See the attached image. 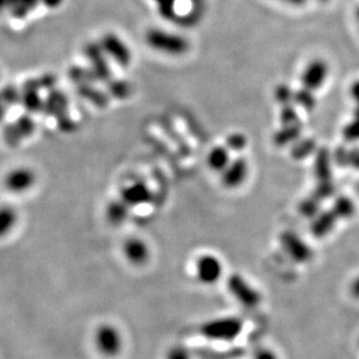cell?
Instances as JSON below:
<instances>
[{"mask_svg":"<svg viewBox=\"0 0 359 359\" xmlns=\"http://www.w3.org/2000/svg\"><path fill=\"white\" fill-rule=\"evenodd\" d=\"M280 241L282 248H285V251L288 253V256L297 263H307L313 258L311 248L295 232L293 231L282 232Z\"/></svg>","mask_w":359,"mask_h":359,"instance_id":"obj_10","label":"cell"},{"mask_svg":"<svg viewBox=\"0 0 359 359\" xmlns=\"http://www.w3.org/2000/svg\"><path fill=\"white\" fill-rule=\"evenodd\" d=\"M41 83L39 80H30L26 82L25 86H21V102L24 108L26 109L27 112L30 115L40 111L41 109L45 105L42 103L39 90L41 89Z\"/></svg>","mask_w":359,"mask_h":359,"instance_id":"obj_14","label":"cell"},{"mask_svg":"<svg viewBox=\"0 0 359 359\" xmlns=\"http://www.w3.org/2000/svg\"><path fill=\"white\" fill-rule=\"evenodd\" d=\"M246 146V138L241 134H231L226 139V147L230 151H241Z\"/></svg>","mask_w":359,"mask_h":359,"instance_id":"obj_34","label":"cell"},{"mask_svg":"<svg viewBox=\"0 0 359 359\" xmlns=\"http://www.w3.org/2000/svg\"><path fill=\"white\" fill-rule=\"evenodd\" d=\"M129 212H130V207L119 199L109 204L107 209V219L113 225H119L125 222L126 219L129 217Z\"/></svg>","mask_w":359,"mask_h":359,"instance_id":"obj_21","label":"cell"},{"mask_svg":"<svg viewBox=\"0 0 359 359\" xmlns=\"http://www.w3.org/2000/svg\"><path fill=\"white\" fill-rule=\"evenodd\" d=\"M17 0H0V12L11 11Z\"/></svg>","mask_w":359,"mask_h":359,"instance_id":"obj_41","label":"cell"},{"mask_svg":"<svg viewBox=\"0 0 359 359\" xmlns=\"http://www.w3.org/2000/svg\"><path fill=\"white\" fill-rule=\"evenodd\" d=\"M0 96L4 100L6 107L8 109L12 108L21 102V88L19 89L18 86L6 84L4 88L0 89Z\"/></svg>","mask_w":359,"mask_h":359,"instance_id":"obj_27","label":"cell"},{"mask_svg":"<svg viewBox=\"0 0 359 359\" xmlns=\"http://www.w3.org/2000/svg\"><path fill=\"white\" fill-rule=\"evenodd\" d=\"M316 149V142L313 139H304L301 141H295L293 146L292 156L294 159L300 160L311 156Z\"/></svg>","mask_w":359,"mask_h":359,"instance_id":"obj_25","label":"cell"},{"mask_svg":"<svg viewBox=\"0 0 359 359\" xmlns=\"http://www.w3.org/2000/svg\"><path fill=\"white\" fill-rule=\"evenodd\" d=\"M248 173V161L244 158H237L230 163L222 173L223 185L226 188H237L246 180Z\"/></svg>","mask_w":359,"mask_h":359,"instance_id":"obj_12","label":"cell"},{"mask_svg":"<svg viewBox=\"0 0 359 359\" xmlns=\"http://www.w3.org/2000/svg\"><path fill=\"white\" fill-rule=\"evenodd\" d=\"M196 277L203 285H215L223 275V265L217 257L204 255L196 260Z\"/></svg>","mask_w":359,"mask_h":359,"instance_id":"obj_9","label":"cell"},{"mask_svg":"<svg viewBox=\"0 0 359 359\" xmlns=\"http://www.w3.org/2000/svg\"><path fill=\"white\" fill-rule=\"evenodd\" d=\"M350 95L352 100H355L357 107H359V80H356L350 86Z\"/></svg>","mask_w":359,"mask_h":359,"instance_id":"obj_39","label":"cell"},{"mask_svg":"<svg viewBox=\"0 0 359 359\" xmlns=\"http://www.w3.org/2000/svg\"><path fill=\"white\" fill-rule=\"evenodd\" d=\"M302 132V124H294V125L282 126L280 130L274 134L273 140L278 146L294 144L300 138Z\"/></svg>","mask_w":359,"mask_h":359,"instance_id":"obj_20","label":"cell"},{"mask_svg":"<svg viewBox=\"0 0 359 359\" xmlns=\"http://www.w3.org/2000/svg\"><path fill=\"white\" fill-rule=\"evenodd\" d=\"M293 97H294V91L287 84H280L275 88V98L282 107L293 104Z\"/></svg>","mask_w":359,"mask_h":359,"instance_id":"obj_32","label":"cell"},{"mask_svg":"<svg viewBox=\"0 0 359 359\" xmlns=\"http://www.w3.org/2000/svg\"><path fill=\"white\" fill-rule=\"evenodd\" d=\"M243 330V323L238 317H219L209 320L201 326V333L211 341L230 342L236 340Z\"/></svg>","mask_w":359,"mask_h":359,"instance_id":"obj_3","label":"cell"},{"mask_svg":"<svg viewBox=\"0 0 359 359\" xmlns=\"http://www.w3.org/2000/svg\"><path fill=\"white\" fill-rule=\"evenodd\" d=\"M321 203H322V201L315 196L314 194H311L309 196L306 197L304 200H302L300 205H299V211L304 217L311 219V217L317 215Z\"/></svg>","mask_w":359,"mask_h":359,"instance_id":"obj_26","label":"cell"},{"mask_svg":"<svg viewBox=\"0 0 359 359\" xmlns=\"http://www.w3.org/2000/svg\"><path fill=\"white\" fill-rule=\"evenodd\" d=\"M340 219H351L356 214V204L348 196H340L333 202L331 207Z\"/></svg>","mask_w":359,"mask_h":359,"instance_id":"obj_22","label":"cell"},{"mask_svg":"<svg viewBox=\"0 0 359 359\" xmlns=\"http://www.w3.org/2000/svg\"><path fill=\"white\" fill-rule=\"evenodd\" d=\"M122 253L126 259L134 265H144L149 259V248L140 238L132 237L126 239L122 245Z\"/></svg>","mask_w":359,"mask_h":359,"instance_id":"obj_13","label":"cell"},{"mask_svg":"<svg viewBox=\"0 0 359 359\" xmlns=\"http://www.w3.org/2000/svg\"><path fill=\"white\" fill-rule=\"evenodd\" d=\"M358 189H359V185H358Z\"/></svg>","mask_w":359,"mask_h":359,"instance_id":"obj_47","label":"cell"},{"mask_svg":"<svg viewBox=\"0 0 359 359\" xmlns=\"http://www.w3.org/2000/svg\"><path fill=\"white\" fill-rule=\"evenodd\" d=\"M230 149L224 146H216L208 154V165L212 171L224 172L230 163Z\"/></svg>","mask_w":359,"mask_h":359,"instance_id":"obj_19","label":"cell"},{"mask_svg":"<svg viewBox=\"0 0 359 359\" xmlns=\"http://www.w3.org/2000/svg\"><path fill=\"white\" fill-rule=\"evenodd\" d=\"M152 192L144 182H134L122 189L120 193V200L130 208L149 203L152 201Z\"/></svg>","mask_w":359,"mask_h":359,"instance_id":"obj_11","label":"cell"},{"mask_svg":"<svg viewBox=\"0 0 359 359\" xmlns=\"http://www.w3.org/2000/svg\"><path fill=\"white\" fill-rule=\"evenodd\" d=\"M226 286L230 294L243 307L253 309L258 307L261 302V294L258 292V289L255 288L241 274L230 275Z\"/></svg>","mask_w":359,"mask_h":359,"instance_id":"obj_5","label":"cell"},{"mask_svg":"<svg viewBox=\"0 0 359 359\" xmlns=\"http://www.w3.org/2000/svg\"><path fill=\"white\" fill-rule=\"evenodd\" d=\"M328 76H329L328 63L322 59H313L311 62L308 63L307 67L304 68L301 76V82L304 88L315 93L316 90L322 88Z\"/></svg>","mask_w":359,"mask_h":359,"instance_id":"obj_8","label":"cell"},{"mask_svg":"<svg viewBox=\"0 0 359 359\" xmlns=\"http://www.w3.org/2000/svg\"><path fill=\"white\" fill-rule=\"evenodd\" d=\"M319 1H321V3H328L330 0H319Z\"/></svg>","mask_w":359,"mask_h":359,"instance_id":"obj_45","label":"cell"},{"mask_svg":"<svg viewBox=\"0 0 359 359\" xmlns=\"http://www.w3.org/2000/svg\"><path fill=\"white\" fill-rule=\"evenodd\" d=\"M35 130V122L32 118V115H25L17 119L11 127H8L6 132V140L10 144H18L19 141L24 140L33 134Z\"/></svg>","mask_w":359,"mask_h":359,"instance_id":"obj_15","label":"cell"},{"mask_svg":"<svg viewBox=\"0 0 359 359\" xmlns=\"http://www.w3.org/2000/svg\"><path fill=\"white\" fill-rule=\"evenodd\" d=\"M156 1L159 6L160 15L167 19L173 17L175 0H156Z\"/></svg>","mask_w":359,"mask_h":359,"instance_id":"obj_35","label":"cell"},{"mask_svg":"<svg viewBox=\"0 0 359 359\" xmlns=\"http://www.w3.org/2000/svg\"><path fill=\"white\" fill-rule=\"evenodd\" d=\"M253 359H279V356L272 349L260 348L255 352Z\"/></svg>","mask_w":359,"mask_h":359,"instance_id":"obj_36","label":"cell"},{"mask_svg":"<svg viewBox=\"0 0 359 359\" xmlns=\"http://www.w3.org/2000/svg\"><path fill=\"white\" fill-rule=\"evenodd\" d=\"M355 18H356V21H357V26H358V30H359V6H357V8H356Z\"/></svg>","mask_w":359,"mask_h":359,"instance_id":"obj_44","label":"cell"},{"mask_svg":"<svg viewBox=\"0 0 359 359\" xmlns=\"http://www.w3.org/2000/svg\"><path fill=\"white\" fill-rule=\"evenodd\" d=\"M109 95L117 100H126L132 93V86L127 81L122 80H111L108 82Z\"/></svg>","mask_w":359,"mask_h":359,"instance_id":"obj_23","label":"cell"},{"mask_svg":"<svg viewBox=\"0 0 359 359\" xmlns=\"http://www.w3.org/2000/svg\"><path fill=\"white\" fill-rule=\"evenodd\" d=\"M64 0H40V4L44 5L45 8L49 10H56V8H61Z\"/></svg>","mask_w":359,"mask_h":359,"instance_id":"obj_38","label":"cell"},{"mask_svg":"<svg viewBox=\"0 0 359 359\" xmlns=\"http://www.w3.org/2000/svg\"><path fill=\"white\" fill-rule=\"evenodd\" d=\"M280 122H282V126L300 124V117L297 115V110L293 107V104L282 107V112H280Z\"/></svg>","mask_w":359,"mask_h":359,"instance_id":"obj_31","label":"cell"},{"mask_svg":"<svg viewBox=\"0 0 359 359\" xmlns=\"http://www.w3.org/2000/svg\"><path fill=\"white\" fill-rule=\"evenodd\" d=\"M83 53L90 63V71H93L96 81L108 83L112 80V71L108 56L105 55L100 42H88Z\"/></svg>","mask_w":359,"mask_h":359,"instance_id":"obj_7","label":"cell"},{"mask_svg":"<svg viewBox=\"0 0 359 359\" xmlns=\"http://www.w3.org/2000/svg\"><path fill=\"white\" fill-rule=\"evenodd\" d=\"M78 88L81 89L82 95H84L83 97L96 104V107H105L108 104V95H104L100 90L93 89L91 84H84Z\"/></svg>","mask_w":359,"mask_h":359,"instance_id":"obj_29","label":"cell"},{"mask_svg":"<svg viewBox=\"0 0 359 359\" xmlns=\"http://www.w3.org/2000/svg\"><path fill=\"white\" fill-rule=\"evenodd\" d=\"M338 221H341V219L333 209L323 211L315 217L314 222L311 224V234H314L316 238L326 237L335 229Z\"/></svg>","mask_w":359,"mask_h":359,"instance_id":"obj_16","label":"cell"},{"mask_svg":"<svg viewBox=\"0 0 359 359\" xmlns=\"http://www.w3.org/2000/svg\"><path fill=\"white\" fill-rule=\"evenodd\" d=\"M343 137L345 140L353 142L359 140V107H357L351 120L343 129Z\"/></svg>","mask_w":359,"mask_h":359,"instance_id":"obj_30","label":"cell"},{"mask_svg":"<svg viewBox=\"0 0 359 359\" xmlns=\"http://www.w3.org/2000/svg\"><path fill=\"white\" fill-rule=\"evenodd\" d=\"M350 292H351L352 297L359 300V275L356 277L350 286Z\"/></svg>","mask_w":359,"mask_h":359,"instance_id":"obj_40","label":"cell"},{"mask_svg":"<svg viewBox=\"0 0 359 359\" xmlns=\"http://www.w3.org/2000/svg\"><path fill=\"white\" fill-rule=\"evenodd\" d=\"M37 182V172L28 166L15 167L4 176L5 189L15 195L28 193L35 187Z\"/></svg>","mask_w":359,"mask_h":359,"instance_id":"obj_4","label":"cell"},{"mask_svg":"<svg viewBox=\"0 0 359 359\" xmlns=\"http://www.w3.org/2000/svg\"><path fill=\"white\" fill-rule=\"evenodd\" d=\"M0 77H1V73H0Z\"/></svg>","mask_w":359,"mask_h":359,"instance_id":"obj_46","label":"cell"},{"mask_svg":"<svg viewBox=\"0 0 359 359\" xmlns=\"http://www.w3.org/2000/svg\"><path fill=\"white\" fill-rule=\"evenodd\" d=\"M19 223V211L11 204L0 205V239L8 237Z\"/></svg>","mask_w":359,"mask_h":359,"instance_id":"obj_17","label":"cell"},{"mask_svg":"<svg viewBox=\"0 0 359 359\" xmlns=\"http://www.w3.org/2000/svg\"><path fill=\"white\" fill-rule=\"evenodd\" d=\"M293 103L297 104L301 108L304 109L306 111H311L316 107V98H315L313 91L302 88V89L294 91Z\"/></svg>","mask_w":359,"mask_h":359,"instance_id":"obj_24","label":"cell"},{"mask_svg":"<svg viewBox=\"0 0 359 359\" xmlns=\"http://www.w3.org/2000/svg\"><path fill=\"white\" fill-rule=\"evenodd\" d=\"M8 108L6 107V104H5L4 100L0 96V122L5 118V116L8 113Z\"/></svg>","mask_w":359,"mask_h":359,"instance_id":"obj_42","label":"cell"},{"mask_svg":"<svg viewBox=\"0 0 359 359\" xmlns=\"http://www.w3.org/2000/svg\"><path fill=\"white\" fill-rule=\"evenodd\" d=\"M98 42L109 59H112L120 67L125 68L130 66L132 62V53L130 47L119 35L108 32L102 35Z\"/></svg>","mask_w":359,"mask_h":359,"instance_id":"obj_6","label":"cell"},{"mask_svg":"<svg viewBox=\"0 0 359 359\" xmlns=\"http://www.w3.org/2000/svg\"><path fill=\"white\" fill-rule=\"evenodd\" d=\"M124 337L120 330L111 323H103L93 333V344L105 358H116L124 349Z\"/></svg>","mask_w":359,"mask_h":359,"instance_id":"obj_2","label":"cell"},{"mask_svg":"<svg viewBox=\"0 0 359 359\" xmlns=\"http://www.w3.org/2000/svg\"><path fill=\"white\" fill-rule=\"evenodd\" d=\"M315 178L317 182H331V166H330V153L326 149L317 151L315 158Z\"/></svg>","mask_w":359,"mask_h":359,"instance_id":"obj_18","label":"cell"},{"mask_svg":"<svg viewBox=\"0 0 359 359\" xmlns=\"http://www.w3.org/2000/svg\"><path fill=\"white\" fill-rule=\"evenodd\" d=\"M348 163L356 168H359V149L348 151Z\"/></svg>","mask_w":359,"mask_h":359,"instance_id":"obj_37","label":"cell"},{"mask_svg":"<svg viewBox=\"0 0 359 359\" xmlns=\"http://www.w3.org/2000/svg\"><path fill=\"white\" fill-rule=\"evenodd\" d=\"M145 40L151 48L168 55H183L189 50V42L185 37L159 28L147 30Z\"/></svg>","mask_w":359,"mask_h":359,"instance_id":"obj_1","label":"cell"},{"mask_svg":"<svg viewBox=\"0 0 359 359\" xmlns=\"http://www.w3.org/2000/svg\"><path fill=\"white\" fill-rule=\"evenodd\" d=\"M165 359H193V356L183 345H173L167 350Z\"/></svg>","mask_w":359,"mask_h":359,"instance_id":"obj_33","label":"cell"},{"mask_svg":"<svg viewBox=\"0 0 359 359\" xmlns=\"http://www.w3.org/2000/svg\"><path fill=\"white\" fill-rule=\"evenodd\" d=\"M39 4L40 0H17L10 13L15 15V18H25L27 15L35 10Z\"/></svg>","mask_w":359,"mask_h":359,"instance_id":"obj_28","label":"cell"},{"mask_svg":"<svg viewBox=\"0 0 359 359\" xmlns=\"http://www.w3.org/2000/svg\"><path fill=\"white\" fill-rule=\"evenodd\" d=\"M280 1H284L286 4L293 5V6H302V5L306 4L307 0H280Z\"/></svg>","mask_w":359,"mask_h":359,"instance_id":"obj_43","label":"cell"}]
</instances>
